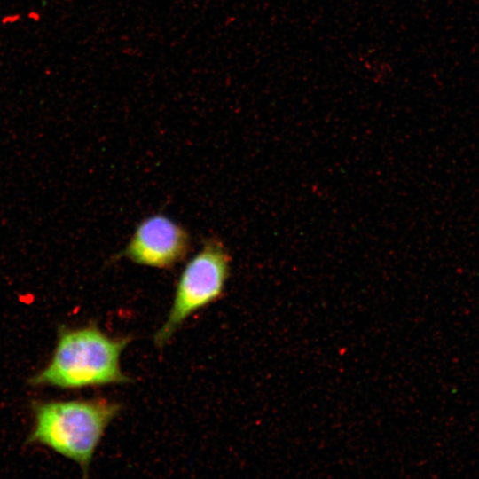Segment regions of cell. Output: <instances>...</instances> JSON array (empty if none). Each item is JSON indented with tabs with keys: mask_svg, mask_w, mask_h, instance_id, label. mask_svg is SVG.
<instances>
[{
	"mask_svg": "<svg viewBox=\"0 0 479 479\" xmlns=\"http://www.w3.org/2000/svg\"><path fill=\"white\" fill-rule=\"evenodd\" d=\"M231 256L223 242L208 238L184 268L169 312L154 334V344L165 346L183 323L217 300L230 275Z\"/></svg>",
	"mask_w": 479,
	"mask_h": 479,
	"instance_id": "cell-3",
	"label": "cell"
},
{
	"mask_svg": "<svg viewBox=\"0 0 479 479\" xmlns=\"http://www.w3.org/2000/svg\"><path fill=\"white\" fill-rule=\"evenodd\" d=\"M130 342V336H111L95 324L63 326L50 361L29 383L74 389L130 382L122 370L121 356Z\"/></svg>",
	"mask_w": 479,
	"mask_h": 479,
	"instance_id": "cell-1",
	"label": "cell"
},
{
	"mask_svg": "<svg viewBox=\"0 0 479 479\" xmlns=\"http://www.w3.org/2000/svg\"><path fill=\"white\" fill-rule=\"evenodd\" d=\"M189 248L186 230L167 216L156 214L137 226L122 255L137 264L170 269L185 258Z\"/></svg>",
	"mask_w": 479,
	"mask_h": 479,
	"instance_id": "cell-4",
	"label": "cell"
},
{
	"mask_svg": "<svg viewBox=\"0 0 479 479\" xmlns=\"http://www.w3.org/2000/svg\"><path fill=\"white\" fill-rule=\"evenodd\" d=\"M121 410L120 403L101 397L34 401L27 443L44 445L75 461L86 475L106 428Z\"/></svg>",
	"mask_w": 479,
	"mask_h": 479,
	"instance_id": "cell-2",
	"label": "cell"
}]
</instances>
